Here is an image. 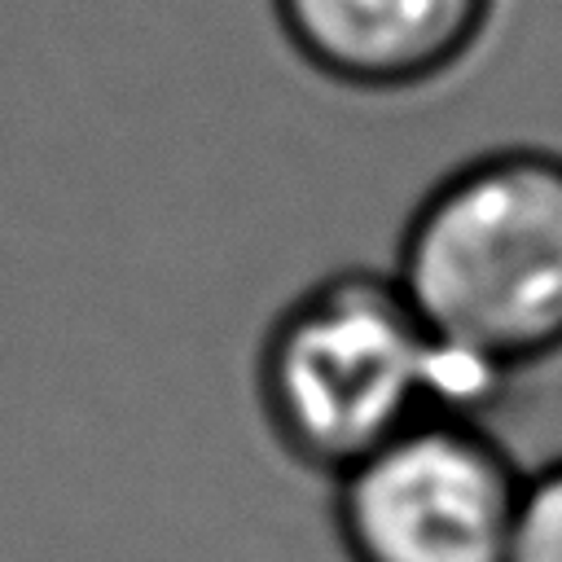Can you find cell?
Listing matches in <instances>:
<instances>
[{"mask_svg":"<svg viewBox=\"0 0 562 562\" xmlns=\"http://www.w3.org/2000/svg\"><path fill=\"white\" fill-rule=\"evenodd\" d=\"M443 360L452 413L487 417L562 364V149L501 145L448 167L391 259Z\"/></svg>","mask_w":562,"mask_h":562,"instance_id":"6da1fadb","label":"cell"},{"mask_svg":"<svg viewBox=\"0 0 562 562\" xmlns=\"http://www.w3.org/2000/svg\"><path fill=\"white\" fill-rule=\"evenodd\" d=\"M255 408L272 448L338 479L391 435L448 408L443 360L391 268H329L259 334Z\"/></svg>","mask_w":562,"mask_h":562,"instance_id":"7a4b0ae2","label":"cell"},{"mask_svg":"<svg viewBox=\"0 0 562 562\" xmlns=\"http://www.w3.org/2000/svg\"><path fill=\"white\" fill-rule=\"evenodd\" d=\"M527 470L474 413H430L329 479L347 562H509Z\"/></svg>","mask_w":562,"mask_h":562,"instance_id":"3957f363","label":"cell"},{"mask_svg":"<svg viewBox=\"0 0 562 562\" xmlns=\"http://www.w3.org/2000/svg\"><path fill=\"white\" fill-rule=\"evenodd\" d=\"M496 0H272L290 53L360 97H408L452 79L487 40Z\"/></svg>","mask_w":562,"mask_h":562,"instance_id":"277c9868","label":"cell"},{"mask_svg":"<svg viewBox=\"0 0 562 562\" xmlns=\"http://www.w3.org/2000/svg\"><path fill=\"white\" fill-rule=\"evenodd\" d=\"M509 562H562V452L527 470Z\"/></svg>","mask_w":562,"mask_h":562,"instance_id":"5b68a950","label":"cell"}]
</instances>
